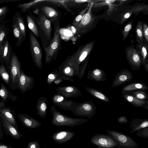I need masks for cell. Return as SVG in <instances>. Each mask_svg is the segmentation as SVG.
<instances>
[{
  "label": "cell",
  "instance_id": "1",
  "mask_svg": "<svg viewBox=\"0 0 148 148\" xmlns=\"http://www.w3.org/2000/svg\"><path fill=\"white\" fill-rule=\"evenodd\" d=\"M95 44L91 41L80 46L77 50L71 56H69L61 65H68L73 69L74 75L78 77L79 68L90 54Z\"/></svg>",
  "mask_w": 148,
  "mask_h": 148
},
{
  "label": "cell",
  "instance_id": "2",
  "mask_svg": "<svg viewBox=\"0 0 148 148\" xmlns=\"http://www.w3.org/2000/svg\"><path fill=\"white\" fill-rule=\"evenodd\" d=\"M35 12L37 17L35 19L37 25L40 37L41 38L43 48L48 46L52 40L51 23L39 8Z\"/></svg>",
  "mask_w": 148,
  "mask_h": 148
},
{
  "label": "cell",
  "instance_id": "3",
  "mask_svg": "<svg viewBox=\"0 0 148 148\" xmlns=\"http://www.w3.org/2000/svg\"><path fill=\"white\" fill-rule=\"evenodd\" d=\"M59 20L54 24V32L52 40L48 46L44 48L45 52V62L49 64L56 59L61 49V42L60 33Z\"/></svg>",
  "mask_w": 148,
  "mask_h": 148
},
{
  "label": "cell",
  "instance_id": "4",
  "mask_svg": "<svg viewBox=\"0 0 148 148\" xmlns=\"http://www.w3.org/2000/svg\"><path fill=\"white\" fill-rule=\"evenodd\" d=\"M51 111L53 116L51 123L57 127L75 126L85 123L88 120L85 119L74 118L67 116L58 112L54 106H51Z\"/></svg>",
  "mask_w": 148,
  "mask_h": 148
},
{
  "label": "cell",
  "instance_id": "5",
  "mask_svg": "<svg viewBox=\"0 0 148 148\" xmlns=\"http://www.w3.org/2000/svg\"><path fill=\"white\" fill-rule=\"evenodd\" d=\"M10 77V86L12 90L18 89L21 64L14 52L12 53L9 65L6 68Z\"/></svg>",
  "mask_w": 148,
  "mask_h": 148
},
{
  "label": "cell",
  "instance_id": "6",
  "mask_svg": "<svg viewBox=\"0 0 148 148\" xmlns=\"http://www.w3.org/2000/svg\"><path fill=\"white\" fill-rule=\"evenodd\" d=\"M106 132L117 143V148H136L138 146L136 142L125 134L109 130Z\"/></svg>",
  "mask_w": 148,
  "mask_h": 148
},
{
  "label": "cell",
  "instance_id": "7",
  "mask_svg": "<svg viewBox=\"0 0 148 148\" xmlns=\"http://www.w3.org/2000/svg\"><path fill=\"white\" fill-rule=\"evenodd\" d=\"M97 107L92 101L76 103L72 112L76 116L85 117L91 119L96 113Z\"/></svg>",
  "mask_w": 148,
  "mask_h": 148
},
{
  "label": "cell",
  "instance_id": "8",
  "mask_svg": "<svg viewBox=\"0 0 148 148\" xmlns=\"http://www.w3.org/2000/svg\"><path fill=\"white\" fill-rule=\"evenodd\" d=\"M30 49L31 54L35 65L40 69L42 67V53L39 42L32 32L29 33Z\"/></svg>",
  "mask_w": 148,
  "mask_h": 148
},
{
  "label": "cell",
  "instance_id": "9",
  "mask_svg": "<svg viewBox=\"0 0 148 148\" xmlns=\"http://www.w3.org/2000/svg\"><path fill=\"white\" fill-rule=\"evenodd\" d=\"M94 2H91L88 10L75 28L76 35L80 36L88 31L94 20V17L91 12L92 8Z\"/></svg>",
  "mask_w": 148,
  "mask_h": 148
},
{
  "label": "cell",
  "instance_id": "10",
  "mask_svg": "<svg viewBox=\"0 0 148 148\" xmlns=\"http://www.w3.org/2000/svg\"><path fill=\"white\" fill-rule=\"evenodd\" d=\"M91 143L98 148H116L117 143L109 135L97 134L92 137Z\"/></svg>",
  "mask_w": 148,
  "mask_h": 148
},
{
  "label": "cell",
  "instance_id": "11",
  "mask_svg": "<svg viewBox=\"0 0 148 148\" xmlns=\"http://www.w3.org/2000/svg\"><path fill=\"white\" fill-rule=\"evenodd\" d=\"M125 52L127 59L132 70L139 69L142 65V60L136 49L131 46L126 48Z\"/></svg>",
  "mask_w": 148,
  "mask_h": 148
},
{
  "label": "cell",
  "instance_id": "12",
  "mask_svg": "<svg viewBox=\"0 0 148 148\" xmlns=\"http://www.w3.org/2000/svg\"><path fill=\"white\" fill-rule=\"evenodd\" d=\"M38 8L40 9L51 23H54L57 21L59 20L61 14L56 7L45 5L41 6Z\"/></svg>",
  "mask_w": 148,
  "mask_h": 148
},
{
  "label": "cell",
  "instance_id": "13",
  "mask_svg": "<svg viewBox=\"0 0 148 148\" xmlns=\"http://www.w3.org/2000/svg\"><path fill=\"white\" fill-rule=\"evenodd\" d=\"M57 94L66 98L70 97H77L82 95L79 89L74 86H59L55 89Z\"/></svg>",
  "mask_w": 148,
  "mask_h": 148
},
{
  "label": "cell",
  "instance_id": "14",
  "mask_svg": "<svg viewBox=\"0 0 148 148\" xmlns=\"http://www.w3.org/2000/svg\"><path fill=\"white\" fill-rule=\"evenodd\" d=\"M53 103L59 107L66 110L72 111L76 103L69 100L64 97L58 95H54L52 98Z\"/></svg>",
  "mask_w": 148,
  "mask_h": 148
},
{
  "label": "cell",
  "instance_id": "15",
  "mask_svg": "<svg viewBox=\"0 0 148 148\" xmlns=\"http://www.w3.org/2000/svg\"><path fill=\"white\" fill-rule=\"evenodd\" d=\"M12 46L8 40H5L0 46V62L7 68L9 65L12 53Z\"/></svg>",
  "mask_w": 148,
  "mask_h": 148
},
{
  "label": "cell",
  "instance_id": "16",
  "mask_svg": "<svg viewBox=\"0 0 148 148\" xmlns=\"http://www.w3.org/2000/svg\"><path fill=\"white\" fill-rule=\"evenodd\" d=\"M132 73L126 69H123L115 75L111 87L114 88L126 84L133 78Z\"/></svg>",
  "mask_w": 148,
  "mask_h": 148
},
{
  "label": "cell",
  "instance_id": "17",
  "mask_svg": "<svg viewBox=\"0 0 148 148\" xmlns=\"http://www.w3.org/2000/svg\"><path fill=\"white\" fill-rule=\"evenodd\" d=\"M0 119L4 131L7 135H9L13 138L17 140L24 137L18 130L7 121L0 113Z\"/></svg>",
  "mask_w": 148,
  "mask_h": 148
},
{
  "label": "cell",
  "instance_id": "18",
  "mask_svg": "<svg viewBox=\"0 0 148 148\" xmlns=\"http://www.w3.org/2000/svg\"><path fill=\"white\" fill-rule=\"evenodd\" d=\"M34 83V77L27 75L22 70H21L19 82L18 89L22 93H25L32 88Z\"/></svg>",
  "mask_w": 148,
  "mask_h": 148
},
{
  "label": "cell",
  "instance_id": "19",
  "mask_svg": "<svg viewBox=\"0 0 148 148\" xmlns=\"http://www.w3.org/2000/svg\"><path fill=\"white\" fill-rule=\"evenodd\" d=\"M75 133L73 132L61 131L53 134L52 138L56 143L62 144L72 139Z\"/></svg>",
  "mask_w": 148,
  "mask_h": 148
},
{
  "label": "cell",
  "instance_id": "20",
  "mask_svg": "<svg viewBox=\"0 0 148 148\" xmlns=\"http://www.w3.org/2000/svg\"><path fill=\"white\" fill-rule=\"evenodd\" d=\"M17 116L24 127L29 129H35L40 127L41 124L36 120L25 114H20Z\"/></svg>",
  "mask_w": 148,
  "mask_h": 148
},
{
  "label": "cell",
  "instance_id": "21",
  "mask_svg": "<svg viewBox=\"0 0 148 148\" xmlns=\"http://www.w3.org/2000/svg\"><path fill=\"white\" fill-rule=\"evenodd\" d=\"M122 96L125 101L135 107L145 108L148 110V100L140 99L132 95L122 92Z\"/></svg>",
  "mask_w": 148,
  "mask_h": 148
},
{
  "label": "cell",
  "instance_id": "22",
  "mask_svg": "<svg viewBox=\"0 0 148 148\" xmlns=\"http://www.w3.org/2000/svg\"><path fill=\"white\" fill-rule=\"evenodd\" d=\"M106 74L104 71L100 69H94L88 71L87 78L98 82L104 81L107 80L106 77Z\"/></svg>",
  "mask_w": 148,
  "mask_h": 148
},
{
  "label": "cell",
  "instance_id": "23",
  "mask_svg": "<svg viewBox=\"0 0 148 148\" xmlns=\"http://www.w3.org/2000/svg\"><path fill=\"white\" fill-rule=\"evenodd\" d=\"M0 113L7 121L18 130L15 117V111L14 110L10 107H5L0 109Z\"/></svg>",
  "mask_w": 148,
  "mask_h": 148
},
{
  "label": "cell",
  "instance_id": "24",
  "mask_svg": "<svg viewBox=\"0 0 148 148\" xmlns=\"http://www.w3.org/2000/svg\"><path fill=\"white\" fill-rule=\"evenodd\" d=\"M47 99L45 96L40 97L36 105L37 112L36 113L42 118L47 116L46 110L47 108L46 103Z\"/></svg>",
  "mask_w": 148,
  "mask_h": 148
},
{
  "label": "cell",
  "instance_id": "25",
  "mask_svg": "<svg viewBox=\"0 0 148 148\" xmlns=\"http://www.w3.org/2000/svg\"><path fill=\"white\" fill-rule=\"evenodd\" d=\"M130 126L131 128L130 133H132L141 128L148 127V119H135L130 123Z\"/></svg>",
  "mask_w": 148,
  "mask_h": 148
},
{
  "label": "cell",
  "instance_id": "26",
  "mask_svg": "<svg viewBox=\"0 0 148 148\" xmlns=\"http://www.w3.org/2000/svg\"><path fill=\"white\" fill-rule=\"evenodd\" d=\"M0 97L5 102L10 100L14 101L18 97L8 90L2 83L0 84Z\"/></svg>",
  "mask_w": 148,
  "mask_h": 148
},
{
  "label": "cell",
  "instance_id": "27",
  "mask_svg": "<svg viewBox=\"0 0 148 148\" xmlns=\"http://www.w3.org/2000/svg\"><path fill=\"white\" fill-rule=\"evenodd\" d=\"M136 45V50L140 55L142 60V65L144 66L148 62L147 57L148 46L143 44L142 42H137Z\"/></svg>",
  "mask_w": 148,
  "mask_h": 148
},
{
  "label": "cell",
  "instance_id": "28",
  "mask_svg": "<svg viewBox=\"0 0 148 148\" xmlns=\"http://www.w3.org/2000/svg\"><path fill=\"white\" fill-rule=\"evenodd\" d=\"M26 18L28 28L35 36L39 38L40 35L37 25L35 17L32 15L27 14Z\"/></svg>",
  "mask_w": 148,
  "mask_h": 148
},
{
  "label": "cell",
  "instance_id": "29",
  "mask_svg": "<svg viewBox=\"0 0 148 148\" xmlns=\"http://www.w3.org/2000/svg\"><path fill=\"white\" fill-rule=\"evenodd\" d=\"M148 89V87L142 82H135L129 84L123 87L122 92H127L136 90H145Z\"/></svg>",
  "mask_w": 148,
  "mask_h": 148
},
{
  "label": "cell",
  "instance_id": "30",
  "mask_svg": "<svg viewBox=\"0 0 148 148\" xmlns=\"http://www.w3.org/2000/svg\"><path fill=\"white\" fill-rule=\"evenodd\" d=\"M85 90L93 97L101 101L106 102H109L110 100L105 94L101 91L95 89L87 87Z\"/></svg>",
  "mask_w": 148,
  "mask_h": 148
},
{
  "label": "cell",
  "instance_id": "31",
  "mask_svg": "<svg viewBox=\"0 0 148 148\" xmlns=\"http://www.w3.org/2000/svg\"><path fill=\"white\" fill-rule=\"evenodd\" d=\"M12 28L14 35L17 39L16 45L19 47L22 44L24 40L22 33L18 25L16 22L13 18Z\"/></svg>",
  "mask_w": 148,
  "mask_h": 148
},
{
  "label": "cell",
  "instance_id": "32",
  "mask_svg": "<svg viewBox=\"0 0 148 148\" xmlns=\"http://www.w3.org/2000/svg\"><path fill=\"white\" fill-rule=\"evenodd\" d=\"M23 36L24 40L26 39V27L23 18L21 14L19 12H16L13 16Z\"/></svg>",
  "mask_w": 148,
  "mask_h": 148
},
{
  "label": "cell",
  "instance_id": "33",
  "mask_svg": "<svg viewBox=\"0 0 148 148\" xmlns=\"http://www.w3.org/2000/svg\"><path fill=\"white\" fill-rule=\"evenodd\" d=\"M46 0H34L27 3H19L17 6V7L21 9L22 12H25L28 10L32 8L37 5L43 3V2H45Z\"/></svg>",
  "mask_w": 148,
  "mask_h": 148
},
{
  "label": "cell",
  "instance_id": "34",
  "mask_svg": "<svg viewBox=\"0 0 148 148\" xmlns=\"http://www.w3.org/2000/svg\"><path fill=\"white\" fill-rule=\"evenodd\" d=\"M0 77L5 83L10 86V77L5 64L1 63L0 65Z\"/></svg>",
  "mask_w": 148,
  "mask_h": 148
},
{
  "label": "cell",
  "instance_id": "35",
  "mask_svg": "<svg viewBox=\"0 0 148 148\" xmlns=\"http://www.w3.org/2000/svg\"><path fill=\"white\" fill-rule=\"evenodd\" d=\"M142 100H145L148 99V95L143 90H136L132 91L123 92Z\"/></svg>",
  "mask_w": 148,
  "mask_h": 148
},
{
  "label": "cell",
  "instance_id": "36",
  "mask_svg": "<svg viewBox=\"0 0 148 148\" xmlns=\"http://www.w3.org/2000/svg\"><path fill=\"white\" fill-rule=\"evenodd\" d=\"M135 34L137 42H142L143 39V23L139 21L137 23L135 27Z\"/></svg>",
  "mask_w": 148,
  "mask_h": 148
},
{
  "label": "cell",
  "instance_id": "37",
  "mask_svg": "<svg viewBox=\"0 0 148 148\" xmlns=\"http://www.w3.org/2000/svg\"><path fill=\"white\" fill-rule=\"evenodd\" d=\"M65 1L62 0H46L45 2L49 4L56 5L60 7L70 13L73 14V11L67 7L65 3Z\"/></svg>",
  "mask_w": 148,
  "mask_h": 148
},
{
  "label": "cell",
  "instance_id": "38",
  "mask_svg": "<svg viewBox=\"0 0 148 148\" xmlns=\"http://www.w3.org/2000/svg\"><path fill=\"white\" fill-rule=\"evenodd\" d=\"M8 30V27L4 23L0 25V46L6 40Z\"/></svg>",
  "mask_w": 148,
  "mask_h": 148
},
{
  "label": "cell",
  "instance_id": "39",
  "mask_svg": "<svg viewBox=\"0 0 148 148\" xmlns=\"http://www.w3.org/2000/svg\"><path fill=\"white\" fill-rule=\"evenodd\" d=\"M90 4L83 10L81 11L74 18L71 23V25L75 28L79 23L83 16L88 10Z\"/></svg>",
  "mask_w": 148,
  "mask_h": 148
},
{
  "label": "cell",
  "instance_id": "40",
  "mask_svg": "<svg viewBox=\"0 0 148 148\" xmlns=\"http://www.w3.org/2000/svg\"><path fill=\"white\" fill-rule=\"evenodd\" d=\"M132 20L130 21L124 27L122 32L123 40H125L128 36L132 28Z\"/></svg>",
  "mask_w": 148,
  "mask_h": 148
},
{
  "label": "cell",
  "instance_id": "41",
  "mask_svg": "<svg viewBox=\"0 0 148 148\" xmlns=\"http://www.w3.org/2000/svg\"><path fill=\"white\" fill-rule=\"evenodd\" d=\"M137 135L143 138H148V127L141 128L138 130Z\"/></svg>",
  "mask_w": 148,
  "mask_h": 148
},
{
  "label": "cell",
  "instance_id": "42",
  "mask_svg": "<svg viewBox=\"0 0 148 148\" xmlns=\"http://www.w3.org/2000/svg\"><path fill=\"white\" fill-rule=\"evenodd\" d=\"M9 9L7 6H4L0 8V23L5 18Z\"/></svg>",
  "mask_w": 148,
  "mask_h": 148
},
{
  "label": "cell",
  "instance_id": "43",
  "mask_svg": "<svg viewBox=\"0 0 148 148\" xmlns=\"http://www.w3.org/2000/svg\"><path fill=\"white\" fill-rule=\"evenodd\" d=\"M143 36L147 42H148V25L145 23H143Z\"/></svg>",
  "mask_w": 148,
  "mask_h": 148
},
{
  "label": "cell",
  "instance_id": "44",
  "mask_svg": "<svg viewBox=\"0 0 148 148\" xmlns=\"http://www.w3.org/2000/svg\"><path fill=\"white\" fill-rule=\"evenodd\" d=\"M59 74L51 73L49 74L48 77L47 83L49 84H50L55 80L59 76Z\"/></svg>",
  "mask_w": 148,
  "mask_h": 148
},
{
  "label": "cell",
  "instance_id": "45",
  "mask_svg": "<svg viewBox=\"0 0 148 148\" xmlns=\"http://www.w3.org/2000/svg\"><path fill=\"white\" fill-rule=\"evenodd\" d=\"M27 148H42L36 140L31 141L28 143Z\"/></svg>",
  "mask_w": 148,
  "mask_h": 148
},
{
  "label": "cell",
  "instance_id": "46",
  "mask_svg": "<svg viewBox=\"0 0 148 148\" xmlns=\"http://www.w3.org/2000/svg\"><path fill=\"white\" fill-rule=\"evenodd\" d=\"M132 11L127 12L122 16L121 20V23H123L127 19L129 18L132 15Z\"/></svg>",
  "mask_w": 148,
  "mask_h": 148
},
{
  "label": "cell",
  "instance_id": "47",
  "mask_svg": "<svg viewBox=\"0 0 148 148\" xmlns=\"http://www.w3.org/2000/svg\"><path fill=\"white\" fill-rule=\"evenodd\" d=\"M118 122L119 123L122 124L127 123L128 120L126 116H122L119 118L117 119Z\"/></svg>",
  "mask_w": 148,
  "mask_h": 148
},
{
  "label": "cell",
  "instance_id": "48",
  "mask_svg": "<svg viewBox=\"0 0 148 148\" xmlns=\"http://www.w3.org/2000/svg\"><path fill=\"white\" fill-rule=\"evenodd\" d=\"M116 1V0H104V2H102L100 3H98L95 4L96 6L98 5V6H99V5L101 6L102 5H104L110 4L113 3H114L115 1Z\"/></svg>",
  "mask_w": 148,
  "mask_h": 148
},
{
  "label": "cell",
  "instance_id": "49",
  "mask_svg": "<svg viewBox=\"0 0 148 148\" xmlns=\"http://www.w3.org/2000/svg\"><path fill=\"white\" fill-rule=\"evenodd\" d=\"M63 80L60 77H57V78L54 81V83L58 85L60 83L62 82Z\"/></svg>",
  "mask_w": 148,
  "mask_h": 148
},
{
  "label": "cell",
  "instance_id": "50",
  "mask_svg": "<svg viewBox=\"0 0 148 148\" xmlns=\"http://www.w3.org/2000/svg\"><path fill=\"white\" fill-rule=\"evenodd\" d=\"M0 148H13V147L11 145L8 146L4 143H0Z\"/></svg>",
  "mask_w": 148,
  "mask_h": 148
},
{
  "label": "cell",
  "instance_id": "51",
  "mask_svg": "<svg viewBox=\"0 0 148 148\" xmlns=\"http://www.w3.org/2000/svg\"><path fill=\"white\" fill-rule=\"evenodd\" d=\"M3 137V132L2 127L1 121L0 119V139H2Z\"/></svg>",
  "mask_w": 148,
  "mask_h": 148
},
{
  "label": "cell",
  "instance_id": "52",
  "mask_svg": "<svg viewBox=\"0 0 148 148\" xmlns=\"http://www.w3.org/2000/svg\"><path fill=\"white\" fill-rule=\"evenodd\" d=\"M5 107V103L2 99L0 101V110L1 109H3Z\"/></svg>",
  "mask_w": 148,
  "mask_h": 148
},
{
  "label": "cell",
  "instance_id": "53",
  "mask_svg": "<svg viewBox=\"0 0 148 148\" xmlns=\"http://www.w3.org/2000/svg\"><path fill=\"white\" fill-rule=\"evenodd\" d=\"M144 68L145 71L147 72H148V62H147L144 66Z\"/></svg>",
  "mask_w": 148,
  "mask_h": 148
}]
</instances>
